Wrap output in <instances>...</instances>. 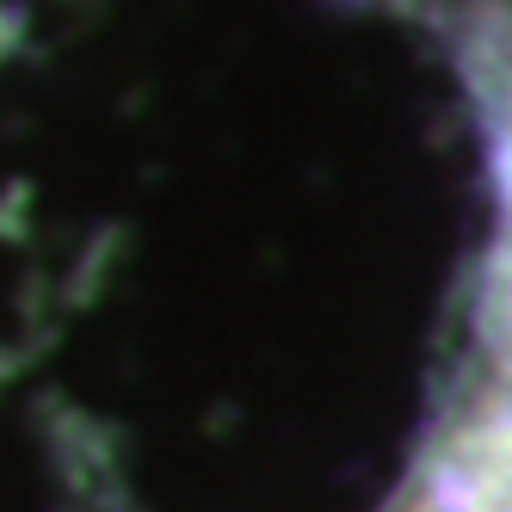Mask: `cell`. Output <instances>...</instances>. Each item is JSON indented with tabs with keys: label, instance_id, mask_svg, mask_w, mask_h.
<instances>
[{
	"label": "cell",
	"instance_id": "cell-1",
	"mask_svg": "<svg viewBox=\"0 0 512 512\" xmlns=\"http://www.w3.org/2000/svg\"><path fill=\"white\" fill-rule=\"evenodd\" d=\"M414 512H512V432L463 451L457 469L445 475V488L420 500Z\"/></svg>",
	"mask_w": 512,
	"mask_h": 512
}]
</instances>
